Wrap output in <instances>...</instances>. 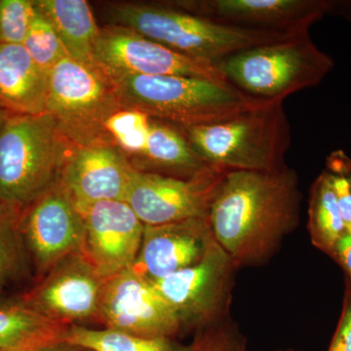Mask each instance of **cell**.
<instances>
[{
    "instance_id": "cell-1",
    "label": "cell",
    "mask_w": 351,
    "mask_h": 351,
    "mask_svg": "<svg viewBox=\"0 0 351 351\" xmlns=\"http://www.w3.org/2000/svg\"><path fill=\"white\" fill-rule=\"evenodd\" d=\"M301 199L299 177L287 165L230 171L210 210L214 239L239 269L263 265L299 226Z\"/></svg>"
},
{
    "instance_id": "cell-2",
    "label": "cell",
    "mask_w": 351,
    "mask_h": 351,
    "mask_svg": "<svg viewBox=\"0 0 351 351\" xmlns=\"http://www.w3.org/2000/svg\"><path fill=\"white\" fill-rule=\"evenodd\" d=\"M120 108L145 113L177 127L210 125L262 107L232 83L180 75L108 77Z\"/></svg>"
},
{
    "instance_id": "cell-3",
    "label": "cell",
    "mask_w": 351,
    "mask_h": 351,
    "mask_svg": "<svg viewBox=\"0 0 351 351\" xmlns=\"http://www.w3.org/2000/svg\"><path fill=\"white\" fill-rule=\"evenodd\" d=\"M105 14L110 25L133 29L184 56L214 64L242 51L307 34L219 25L166 3L115 2L108 4Z\"/></svg>"
},
{
    "instance_id": "cell-4",
    "label": "cell",
    "mask_w": 351,
    "mask_h": 351,
    "mask_svg": "<svg viewBox=\"0 0 351 351\" xmlns=\"http://www.w3.org/2000/svg\"><path fill=\"white\" fill-rule=\"evenodd\" d=\"M284 100L210 125L177 127L210 165L228 171L274 172L285 167L291 126Z\"/></svg>"
},
{
    "instance_id": "cell-5",
    "label": "cell",
    "mask_w": 351,
    "mask_h": 351,
    "mask_svg": "<svg viewBox=\"0 0 351 351\" xmlns=\"http://www.w3.org/2000/svg\"><path fill=\"white\" fill-rule=\"evenodd\" d=\"M73 147L48 113L9 115L0 129V203L22 208L47 191Z\"/></svg>"
},
{
    "instance_id": "cell-6",
    "label": "cell",
    "mask_w": 351,
    "mask_h": 351,
    "mask_svg": "<svg viewBox=\"0 0 351 351\" xmlns=\"http://www.w3.org/2000/svg\"><path fill=\"white\" fill-rule=\"evenodd\" d=\"M217 64L228 82L263 100H285L289 95L316 86L335 66L309 32L242 51Z\"/></svg>"
},
{
    "instance_id": "cell-7",
    "label": "cell",
    "mask_w": 351,
    "mask_h": 351,
    "mask_svg": "<svg viewBox=\"0 0 351 351\" xmlns=\"http://www.w3.org/2000/svg\"><path fill=\"white\" fill-rule=\"evenodd\" d=\"M119 110L112 83L96 66L68 56L48 73L45 112L73 147L112 145L106 124Z\"/></svg>"
},
{
    "instance_id": "cell-8",
    "label": "cell",
    "mask_w": 351,
    "mask_h": 351,
    "mask_svg": "<svg viewBox=\"0 0 351 351\" xmlns=\"http://www.w3.org/2000/svg\"><path fill=\"white\" fill-rule=\"evenodd\" d=\"M239 269L214 240L199 263L152 283L174 311L182 332H196L230 317Z\"/></svg>"
},
{
    "instance_id": "cell-9",
    "label": "cell",
    "mask_w": 351,
    "mask_h": 351,
    "mask_svg": "<svg viewBox=\"0 0 351 351\" xmlns=\"http://www.w3.org/2000/svg\"><path fill=\"white\" fill-rule=\"evenodd\" d=\"M110 144L141 172L189 179L209 167L177 127L121 108L106 124Z\"/></svg>"
},
{
    "instance_id": "cell-10",
    "label": "cell",
    "mask_w": 351,
    "mask_h": 351,
    "mask_svg": "<svg viewBox=\"0 0 351 351\" xmlns=\"http://www.w3.org/2000/svg\"><path fill=\"white\" fill-rule=\"evenodd\" d=\"M230 171L211 165L189 179L134 170L125 198L145 226L209 218Z\"/></svg>"
},
{
    "instance_id": "cell-11",
    "label": "cell",
    "mask_w": 351,
    "mask_h": 351,
    "mask_svg": "<svg viewBox=\"0 0 351 351\" xmlns=\"http://www.w3.org/2000/svg\"><path fill=\"white\" fill-rule=\"evenodd\" d=\"M93 62L107 77L180 75L230 83L218 64L184 56L120 25L101 27Z\"/></svg>"
},
{
    "instance_id": "cell-12",
    "label": "cell",
    "mask_w": 351,
    "mask_h": 351,
    "mask_svg": "<svg viewBox=\"0 0 351 351\" xmlns=\"http://www.w3.org/2000/svg\"><path fill=\"white\" fill-rule=\"evenodd\" d=\"M105 280L80 252L60 261L17 298L53 322L96 326Z\"/></svg>"
},
{
    "instance_id": "cell-13",
    "label": "cell",
    "mask_w": 351,
    "mask_h": 351,
    "mask_svg": "<svg viewBox=\"0 0 351 351\" xmlns=\"http://www.w3.org/2000/svg\"><path fill=\"white\" fill-rule=\"evenodd\" d=\"M19 226L34 282L60 261L82 252V216L59 181L21 208Z\"/></svg>"
},
{
    "instance_id": "cell-14",
    "label": "cell",
    "mask_w": 351,
    "mask_h": 351,
    "mask_svg": "<svg viewBox=\"0 0 351 351\" xmlns=\"http://www.w3.org/2000/svg\"><path fill=\"white\" fill-rule=\"evenodd\" d=\"M100 329L145 339H174L179 320L152 281L132 267L106 278L99 304Z\"/></svg>"
},
{
    "instance_id": "cell-15",
    "label": "cell",
    "mask_w": 351,
    "mask_h": 351,
    "mask_svg": "<svg viewBox=\"0 0 351 351\" xmlns=\"http://www.w3.org/2000/svg\"><path fill=\"white\" fill-rule=\"evenodd\" d=\"M166 4L219 25L300 34L308 32L331 8V0H186Z\"/></svg>"
},
{
    "instance_id": "cell-16",
    "label": "cell",
    "mask_w": 351,
    "mask_h": 351,
    "mask_svg": "<svg viewBox=\"0 0 351 351\" xmlns=\"http://www.w3.org/2000/svg\"><path fill=\"white\" fill-rule=\"evenodd\" d=\"M84 223L82 254L104 278L133 267L145 225L125 201H101L76 208Z\"/></svg>"
},
{
    "instance_id": "cell-17",
    "label": "cell",
    "mask_w": 351,
    "mask_h": 351,
    "mask_svg": "<svg viewBox=\"0 0 351 351\" xmlns=\"http://www.w3.org/2000/svg\"><path fill=\"white\" fill-rule=\"evenodd\" d=\"M134 168L112 145L75 147L59 182L76 208L101 201H125Z\"/></svg>"
},
{
    "instance_id": "cell-18",
    "label": "cell",
    "mask_w": 351,
    "mask_h": 351,
    "mask_svg": "<svg viewBox=\"0 0 351 351\" xmlns=\"http://www.w3.org/2000/svg\"><path fill=\"white\" fill-rule=\"evenodd\" d=\"M209 218L145 226L142 246L132 269L154 282L195 265L214 242Z\"/></svg>"
},
{
    "instance_id": "cell-19",
    "label": "cell",
    "mask_w": 351,
    "mask_h": 351,
    "mask_svg": "<svg viewBox=\"0 0 351 351\" xmlns=\"http://www.w3.org/2000/svg\"><path fill=\"white\" fill-rule=\"evenodd\" d=\"M48 73L23 44L0 43V108L9 115L45 112Z\"/></svg>"
},
{
    "instance_id": "cell-20",
    "label": "cell",
    "mask_w": 351,
    "mask_h": 351,
    "mask_svg": "<svg viewBox=\"0 0 351 351\" xmlns=\"http://www.w3.org/2000/svg\"><path fill=\"white\" fill-rule=\"evenodd\" d=\"M69 327L47 319L17 297L0 301V351H38L64 341Z\"/></svg>"
},
{
    "instance_id": "cell-21",
    "label": "cell",
    "mask_w": 351,
    "mask_h": 351,
    "mask_svg": "<svg viewBox=\"0 0 351 351\" xmlns=\"http://www.w3.org/2000/svg\"><path fill=\"white\" fill-rule=\"evenodd\" d=\"M57 32L69 57L94 64L95 43L101 27L85 0H36Z\"/></svg>"
},
{
    "instance_id": "cell-22",
    "label": "cell",
    "mask_w": 351,
    "mask_h": 351,
    "mask_svg": "<svg viewBox=\"0 0 351 351\" xmlns=\"http://www.w3.org/2000/svg\"><path fill=\"white\" fill-rule=\"evenodd\" d=\"M20 209L0 203V301L17 297L34 282L20 232Z\"/></svg>"
},
{
    "instance_id": "cell-23",
    "label": "cell",
    "mask_w": 351,
    "mask_h": 351,
    "mask_svg": "<svg viewBox=\"0 0 351 351\" xmlns=\"http://www.w3.org/2000/svg\"><path fill=\"white\" fill-rule=\"evenodd\" d=\"M307 228L311 243L332 257L346 230L329 171L321 173L311 186Z\"/></svg>"
},
{
    "instance_id": "cell-24",
    "label": "cell",
    "mask_w": 351,
    "mask_h": 351,
    "mask_svg": "<svg viewBox=\"0 0 351 351\" xmlns=\"http://www.w3.org/2000/svg\"><path fill=\"white\" fill-rule=\"evenodd\" d=\"M64 341L90 351H184L174 339H145L112 330L69 326Z\"/></svg>"
},
{
    "instance_id": "cell-25",
    "label": "cell",
    "mask_w": 351,
    "mask_h": 351,
    "mask_svg": "<svg viewBox=\"0 0 351 351\" xmlns=\"http://www.w3.org/2000/svg\"><path fill=\"white\" fill-rule=\"evenodd\" d=\"M23 45L34 63L47 73L69 56L54 27L38 8Z\"/></svg>"
},
{
    "instance_id": "cell-26",
    "label": "cell",
    "mask_w": 351,
    "mask_h": 351,
    "mask_svg": "<svg viewBox=\"0 0 351 351\" xmlns=\"http://www.w3.org/2000/svg\"><path fill=\"white\" fill-rule=\"evenodd\" d=\"M184 351H249L248 341L239 325L228 319L198 330Z\"/></svg>"
},
{
    "instance_id": "cell-27",
    "label": "cell",
    "mask_w": 351,
    "mask_h": 351,
    "mask_svg": "<svg viewBox=\"0 0 351 351\" xmlns=\"http://www.w3.org/2000/svg\"><path fill=\"white\" fill-rule=\"evenodd\" d=\"M36 11V0H0V43H24Z\"/></svg>"
},
{
    "instance_id": "cell-28",
    "label": "cell",
    "mask_w": 351,
    "mask_h": 351,
    "mask_svg": "<svg viewBox=\"0 0 351 351\" xmlns=\"http://www.w3.org/2000/svg\"><path fill=\"white\" fill-rule=\"evenodd\" d=\"M328 351H351V289L348 287L338 329Z\"/></svg>"
},
{
    "instance_id": "cell-29",
    "label": "cell",
    "mask_w": 351,
    "mask_h": 351,
    "mask_svg": "<svg viewBox=\"0 0 351 351\" xmlns=\"http://www.w3.org/2000/svg\"><path fill=\"white\" fill-rule=\"evenodd\" d=\"M332 258L345 269L350 279L351 289V232H346L335 247Z\"/></svg>"
},
{
    "instance_id": "cell-30",
    "label": "cell",
    "mask_w": 351,
    "mask_h": 351,
    "mask_svg": "<svg viewBox=\"0 0 351 351\" xmlns=\"http://www.w3.org/2000/svg\"><path fill=\"white\" fill-rule=\"evenodd\" d=\"M329 15L339 16L351 22V0H331Z\"/></svg>"
},
{
    "instance_id": "cell-31",
    "label": "cell",
    "mask_w": 351,
    "mask_h": 351,
    "mask_svg": "<svg viewBox=\"0 0 351 351\" xmlns=\"http://www.w3.org/2000/svg\"><path fill=\"white\" fill-rule=\"evenodd\" d=\"M38 351H89L85 348H80V346L71 345V343H66V341H61V343H55L49 346L41 348Z\"/></svg>"
},
{
    "instance_id": "cell-32",
    "label": "cell",
    "mask_w": 351,
    "mask_h": 351,
    "mask_svg": "<svg viewBox=\"0 0 351 351\" xmlns=\"http://www.w3.org/2000/svg\"><path fill=\"white\" fill-rule=\"evenodd\" d=\"M8 117V113H6L4 110H2L1 108H0V129H1L2 125H3L4 122L6 121L7 117Z\"/></svg>"
},
{
    "instance_id": "cell-33",
    "label": "cell",
    "mask_w": 351,
    "mask_h": 351,
    "mask_svg": "<svg viewBox=\"0 0 351 351\" xmlns=\"http://www.w3.org/2000/svg\"><path fill=\"white\" fill-rule=\"evenodd\" d=\"M274 351H298V350H294V348H285V350H274Z\"/></svg>"
},
{
    "instance_id": "cell-34",
    "label": "cell",
    "mask_w": 351,
    "mask_h": 351,
    "mask_svg": "<svg viewBox=\"0 0 351 351\" xmlns=\"http://www.w3.org/2000/svg\"><path fill=\"white\" fill-rule=\"evenodd\" d=\"M350 184H351V172L350 173Z\"/></svg>"
},
{
    "instance_id": "cell-35",
    "label": "cell",
    "mask_w": 351,
    "mask_h": 351,
    "mask_svg": "<svg viewBox=\"0 0 351 351\" xmlns=\"http://www.w3.org/2000/svg\"><path fill=\"white\" fill-rule=\"evenodd\" d=\"M90 351V350H89Z\"/></svg>"
}]
</instances>
